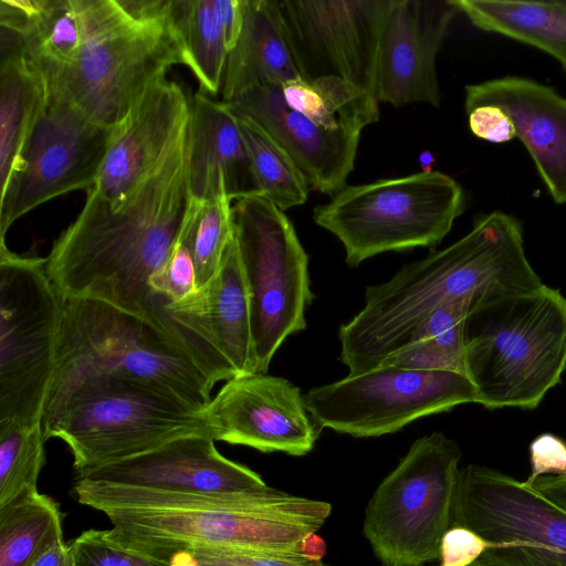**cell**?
I'll list each match as a JSON object with an SVG mask.
<instances>
[{
  "label": "cell",
  "mask_w": 566,
  "mask_h": 566,
  "mask_svg": "<svg viewBox=\"0 0 566 566\" xmlns=\"http://www.w3.org/2000/svg\"><path fill=\"white\" fill-rule=\"evenodd\" d=\"M188 126L157 167L118 206L87 192L76 219L45 258L65 298H87L134 315L184 349L216 385L237 376L231 364L156 296L150 279L167 264L192 206Z\"/></svg>",
  "instance_id": "cell-1"
},
{
  "label": "cell",
  "mask_w": 566,
  "mask_h": 566,
  "mask_svg": "<svg viewBox=\"0 0 566 566\" xmlns=\"http://www.w3.org/2000/svg\"><path fill=\"white\" fill-rule=\"evenodd\" d=\"M78 503L103 512L120 545L170 566L196 547H240L301 553L303 538L319 530L328 502L268 488L258 492L187 494L96 485L76 480Z\"/></svg>",
  "instance_id": "cell-2"
},
{
  "label": "cell",
  "mask_w": 566,
  "mask_h": 566,
  "mask_svg": "<svg viewBox=\"0 0 566 566\" xmlns=\"http://www.w3.org/2000/svg\"><path fill=\"white\" fill-rule=\"evenodd\" d=\"M530 280L517 234L500 219L482 216L458 241L366 287L364 307L339 327L340 360L349 375L373 369L440 305L464 300L473 310L523 292Z\"/></svg>",
  "instance_id": "cell-3"
},
{
  "label": "cell",
  "mask_w": 566,
  "mask_h": 566,
  "mask_svg": "<svg viewBox=\"0 0 566 566\" xmlns=\"http://www.w3.org/2000/svg\"><path fill=\"white\" fill-rule=\"evenodd\" d=\"M465 369L488 409L536 408L566 369V297L546 285L471 310Z\"/></svg>",
  "instance_id": "cell-4"
},
{
  "label": "cell",
  "mask_w": 566,
  "mask_h": 566,
  "mask_svg": "<svg viewBox=\"0 0 566 566\" xmlns=\"http://www.w3.org/2000/svg\"><path fill=\"white\" fill-rule=\"evenodd\" d=\"M102 376L155 385L201 411L214 386L184 349L147 322L99 301L63 297L43 413L82 381Z\"/></svg>",
  "instance_id": "cell-5"
},
{
  "label": "cell",
  "mask_w": 566,
  "mask_h": 566,
  "mask_svg": "<svg viewBox=\"0 0 566 566\" xmlns=\"http://www.w3.org/2000/svg\"><path fill=\"white\" fill-rule=\"evenodd\" d=\"M42 428L45 440L66 443L76 475L184 436L212 437L203 411L160 387L118 376L78 384L43 413Z\"/></svg>",
  "instance_id": "cell-6"
},
{
  "label": "cell",
  "mask_w": 566,
  "mask_h": 566,
  "mask_svg": "<svg viewBox=\"0 0 566 566\" xmlns=\"http://www.w3.org/2000/svg\"><path fill=\"white\" fill-rule=\"evenodd\" d=\"M83 42L73 64L48 90L92 120L120 123L144 92L182 64L167 25L129 19L116 0H76Z\"/></svg>",
  "instance_id": "cell-7"
},
{
  "label": "cell",
  "mask_w": 566,
  "mask_h": 566,
  "mask_svg": "<svg viewBox=\"0 0 566 566\" xmlns=\"http://www.w3.org/2000/svg\"><path fill=\"white\" fill-rule=\"evenodd\" d=\"M464 208L462 187L441 171L346 186L314 209V222L334 234L346 263L390 251L434 248Z\"/></svg>",
  "instance_id": "cell-8"
},
{
  "label": "cell",
  "mask_w": 566,
  "mask_h": 566,
  "mask_svg": "<svg viewBox=\"0 0 566 566\" xmlns=\"http://www.w3.org/2000/svg\"><path fill=\"white\" fill-rule=\"evenodd\" d=\"M462 453L442 432L417 439L368 501L364 535L384 566L440 559L452 526Z\"/></svg>",
  "instance_id": "cell-9"
},
{
  "label": "cell",
  "mask_w": 566,
  "mask_h": 566,
  "mask_svg": "<svg viewBox=\"0 0 566 566\" xmlns=\"http://www.w3.org/2000/svg\"><path fill=\"white\" fill-rule=\"evenodd\" d=\"M62 310L46 260L0 245V423L42 422Z\"/></svg>",
  "instance_id": "cell-10"
},
{
  "label": "cell",
  "mask_w": 566,
  "mask_h": 566,
  "mask_svg": "<svg viewBox=\"0 0 566 566\" xmlns=\"http://www.w3.org/2000/svg\"><path fill=\"white\" fill-rule=\"evenodd\" d=\"M232 223L250 297L255 373L266 374L283 342L306 328L314 298L308 256L284 211L262 196L234 200Z\"/></svg>",
  "instance_id": "cell-11"
},
{
  "label": "cell",
  "mask_w": 566,
  "mask_h": 566,
  "mask_svg": "<svg viewBox=\"0 0 566 566\" xmlns=\"http://www.w3.org/2000/svg\"><path fill=\"white\" fill-rule=\"evenodd\" d=\"M452 526L490 543L473 566H566V511L496 469L460 470Z\"/></svg>",
  "instance_id": "cell-12"
},
{
  "label": "cell",
  "mask_w": 566,
  "mask_h": 566,
  "mask_svg": "<svg viewBox=\"0 0 566 566\" xmlns=\"http://www.w3.org/2000/svg\"><path fill=\"white\" fill-rule=\"evenodd\" d=\"M304 402L318 428L370 438L459 405L478 403V391L461 373L379 365L312 388Z\"/></svg>",
  "instance_id": "cell-13"
},
{
  "label": "cell",
  "mask_w": 566,
  "mask_h": 566,
  "mask_svg": "<svg viewBox=\"0 0 566 566\" xmlns=\"http://www.w3.org/2000/svg\"><path fill=\"white\" fill-rule=\"evenodd\" d=\"M115 126L96 123L69 101L48 95L18 165L0 191V245L6 244L12 223L32 209L95 185Z\"/></svg>",
  "instance_id": "cell-14"
},
{
  "label": "cell",
  "mask_w": 566,
  "mask_h": 566,
  "mask_svg": "<svg viewBox=\"0 0 566 566\" xmlns=\"http://www.w3.org/2000/svg\"><path fill=\"white\" fill-rule=\"evenodd\" d=\"M392 0H276L300 77H338L376 97L382 28ZM377 98V97H376Z\"/></svg>",
  "instance_id": "cell-15"
},
{
  "label": "cell",
  "mask_w": 566,
  "mask_h": 566,
  "mask_svg": "<svg viewBox=\"0 0 566 566\" xmlns=\"http://www.w3.org/2000/svg\"><path fill=\"white\" fill-rule=\"evenodd\" d=\"M203 415L216 441L261 452L305 455L318 437L301 389L286 378L263 373L227 380Z\"/></svg>",
  "instance_id": "cell-16"
},
{
  "label": "cell",
  "mask_w": 566,
  "mask_h": 566,
  "mask_svg": "<svg viewBox=\"0 0 566 566\" xmlns=\"http://www.w3.org/2000/svg\"><path fill=\"white\" fill-rule=\"evenodd\" d=\"M214 442L208 433L184 436L145 453L76 475V480L187 494L258 492L269 488L260 474L223 457Z\"/></svg>",
  "instance_id": "cell-17"
},
{
  "label": "cell",
  "mask_w": 566,
  "mask_h": 566,
  "mask_svg": "<svg viewBox=\"0 0 566 566\" xmlns=\"http://www.w3.org/2000/svg\"><path fill=\"white\" fill-rule=\"evenodd\" d=\"M460 13L453 0H392L382 28L377 72L378 102L395 107L440 105L436 61Z\"/></svg>",
  "instance_id": "cell-18"
},
{
  "label": "cell",
  "mask_w": 566,
  "mask_h": 566,
  "mask_svg": "<svg viewBox=\"0 0 566 566\" xmlns=\"http://www.w3.org/2000/svg\"><path fill=\"white\" fill-rule=\"evenodd\" d=\"M190 99L174 81L153 83L115 126L95 185L87 190L112 206L133 193L186 130Z\"/></svg>",
  "instance_id": "cell-19"
},
{
  "label": "cell",
  "mask_w": 566,
  "mask_h": 566,
  "mask_svg": "<svg viewBox=\"0 0 566 566\" xmlns=\"http://www.w3.org/2000/svg\"><path fill=\"white\" fill-rule=\"evenodd\" d=\"M222 103L264 129L292 158L311 191L333 196L347 186L361 132L331 129L289 107L279 85H259Z\"/></svg>",
  "instance_id": "cell-20"
},
{
  "label": "cell",
  "mask_w": 566,
  "mask_h": 566,
  "mask_svg": "<svg viewBox=\"0 0 566 566\" xmlns=\"http://www.w3.org/2000/svg\"><path fill=\"white\" fill-rule=\"evenodd\" d=\"M483 105L509 115L552 198L566 203V98L532 80L505 76L465 86V112Z\"/></svg>",
  "instance_id": "cell-21"
},
{
  "label": "cell",
  "mask_w": 566,
  "mask_h": 566,
  "mask_svg": "<svg viewBox=\"0 0 566 566\" xmlns=\"http://www.w3.org/2000/svg\"><path fill=\"white\" fill-rule=\"evenodd\" d=\"M187 174L198 202L260 196L235 117L222 102L201 92L190 99Z\"/></svg>",
  "instance_id": "cell-22"
},
{
  "label": "cell",
  "mask_w": 566,
  "mask_h": 566,
  "mask_svg": "<svg viewBox=\"0 0 566 566\" xmlns=\"http://www.w3.org/2000/svg\"><path fill=\"white\" fill-rule=\"evenodd\" d=\"M170 312L212 345L238 376L255 373L250 297L234 233L216 274L202 287L174 303Z\"/></svg>",
  "instance_id": "cell-23"
},
{
  "label": "cell",
  "mask_w": 566,
  "mask_h": 566,
  "mask_svg": "<svg viewBox=\"0 0 566 566\" xmlns=\"http://www.w3.org/2000/svg\"><path fill=\"white\" fill-rule=\"evenodd\" d=\"M300 78L282 31L276 0H243V23L229 51L222 102L259 85H279Z\"/></svg>",
  "instance_id": "cell-24"
},
{
  "label": "cell",
  "mask_w": 566,
  "mask_h": 566,
  "mask_svg": "<svg viewBox=\"0 0 566 566\" xmlns=\"http://www.w3.org/2000/svg\"><path fill=\"white\" fill-rule=\"evenodd\" d=\"M0 28L21 38L48 90L73 64L83 42L76 0H1Z\"/></svg>",
  "instance_id": "cell-25"
},
{
  "label": "cell",
  "mask_w": 566,
  "mask_h": 566,
  "mask_svg": "<svg viewBox=\"0 0 566 566\" xmlns=\"http://www.w3.org/2000/svg\"><path fill=\"white\" fill-rule=\"evenodd\" d=\"M453 2L476 28L541 49L566 71V0Z\"/></svg>",
  "instance_id": "cell-26"
},
{
  "label": "cell",
  "mask_w": 566,
  "mask_h": 566,
  "mask_svg": "<svg viewBox=\"0 0 566 566\" xmlns=\"http://www.w3.org/2000/svg\"><path fill=\"white\" fill-rule=\"evenodd\" d=\"M48 103V88L25 55L0 60V188L7 186Z\"/></svg>",
  "instance_id": "cell-27"
},
{
  "label": "cell",
  "mask_w": 566,
  "mask_h": 566,
  "mask_svg": "<svg viewBox=\"0 0 566 566\" xmlns=\"http://www.w3.org/2000/svg\"><path fill=\"white\" fill-rule=\"evenodd\" d=\"M168 29L200 92L217 94L222 87L229 52L212 0H171Z\"/></svg>",
  "instance_id": "cell-28"
},
{
  "label": "cell",
  "mask_w": 566,
  "mask_h": 566,
  "mask_svg": "<svg viewBox=\"0 0 566 566\" xmlns=\"http://www.w3.org/2000/svg\"><path fill=\"white\" fill-rule=\"evenodd\" d=\"M470 310L464 300L440 305L413 329L403 346L379 365L467 375L464 327Z\"/></svg>",
  "instance_id": "cell-29"
},
{
  "label": "cell",
  "mask_w": 566,
  "mask_h": 566,
  "mask_svg": "<svg viewBox=\"0 0 566 566\" xmlns=\"http://www.w3.org/2000/svg\"><path fill=\"white\" fill-rule=\"evenodd\" d=\"M279 90L289 107L331 129L361 132L379 119L378 99L338 77H300L279 84Z\"/></svg>",
  "instance_id": "cell-30"
},
{
  "label": "cell",
  "mask_w": 566,
  "mask_h": 566,
  "mask_svg": "<svg viewBox=\"0 0 566 566\" xmlns=\"http://www.w3.org/2000/svg\"><path fill=\"white\" fill-rule=\"evenodd\" d=\"M62 535L57 503L39 491L25 492L0 507V566H31Z\"/></svg>",
  "instance_id": "cell-31"
},
{
  "label": "cell",
  "mask_w": 566,
  "mask_h": 566,
  "mask_svg": "<svg viewBox=\"0 0 566 566\" xmlns=\"http://www.w3.org/2000/svg\"><path fill=\"white\" fill-rule=\"evenodd\" d=\"M233 116L247 146L260 196L283 211L304 205L311 190L292 158L254 122Z\"/></svg>",
  "instance_id": "cell-32"
},
{
  "label": "cell",
  "mask_w": 566,
  "mask_h": 566,
  "mask_svg": "<svg viewBox=\"0 0 566 566\" xmlns=\"http://www.w3.org/2000/svg\"><path fill=\"white\" fill-rule=\"evenodd\" d=\"M42 422L0 423V507L25 492L38 491L45 463Z\"/></svg>",
  "instance_id": "cell-33"
},
{
  "label": "cell",
  "mask_w": 566,
  "mask_h": 566,
  "mask_svg": "<svg viewBox=\"0 0 566 566\" xmlns=\"http://www.w3.org/2000/svg\"><path fill=\"white\" fill-rule=\"evenodd\" d=\"M180 237L190 251L200 289L218 271L233 237L232 201L227 197L203 202L193 200Z\"/></svg>",
  "instance_id": "cell-34"
},
{
  "label": "cell",
  "mask_w": 566,
  "mask_h": 566,
  "mask_svg": "<svg viewBox=\"0 0 566 566\" xmlns=\"http://www.w3.org/2000/svg\"><path fill=\"white\" fill-rule=\"evenodd\" d=\"M170 566H329L301 553L203 546L177 555Z\"/></svg>",
  "instance_id": "cell-35"
},
{
  "label": "cell",
  "mask_w": 566,
  "mask_h": 566,
  "mask_svg": "<svg viewBox=\"0 0 566 566\" xmlns=\"http://www.w3.org/2000/svg\"><path fill=\"white\" fill-rule=\"evenodd\" d=\"M75 566H165L116 542L108 530H87L70 543Z\"/></svg>",
  "instance_id": "cell-36"
},
{
  "label": "cell",
  "mask_w": 566,
  "mask_h": 566,
  "mask_svg": "<svg viewBox=\"0 0 566 566\" xmlns=\"http://www.w3.org/2000/svg\"><path fill=\"white\" fill-rule=\"evenodd\" d=\"M149 286L156 296L169 305V310L174 303L198 289L192 258L180 235L167 264L150 279Z\"/></svg>",
  "instance_id": "cell-37"
},
{
  "label": "cell",
  "mask_w": 566,
  "mask_h": 566,
  "mask_svg": "<svg viewBox=\"0 0 566 566\" xmlns=\"http://www.w3.org/2000/svg\"><path fill=\"white\" fill-rule=\"evenodd\" d=\"M531 473L524 481L531 485L539 476L566 473V441L553 433H542L530 444Z\"/></svg>",
  "instance_id": "cell-38"
},
{
  "label": "cell",
  "mask_w": 566,
  "mask_h": 566,
  "mask_svg": "<svg viewBox=\"0 0 566 566\" xmlns=\"http://www.w3.org/2000/svg\"><path fill=\"white\" fill-rule=\"evenodd\" d=\"M490 546L475 532L463 526H451L440 544V566H470Z\"/></svg>",
  "instance_id": "cell-39"
},
{
  "label": "cell",
  "mask_w": 566,
  "mask_h": 566,
  "mask_svg": "<svg viewBox=\"0 0 566 566\" xmlns=\"http://www.w3.org/2000/svg\"><path fill=\"white\" fill-rule=\"evenodd\" d=\"M467 114L469 127L479 138L491 143H505L516 137L512 119L500 107L483 105Z\"/></svg>",
  "instance_id": "cell-40"
},
{
  "label": "cell",
  "mask_w": 566,
  "mask_h": 566,
  "mask_svg": "<svg viewBox=\"0 0 566 566\" xmlns=\"http://www.w3.org/2000/svg\"><path fill=\"white\" fill-rule=\"evenodd\" d=\"M124 13L142 24L167 25L171 0H116Z\"/></svg>",
  "instance_id": "cell-41"
},
{
  "label": "cell",
  "mask_w": 566,
  "mask_h": 566,
  "mask_svg": "<svg viewBox=\"0 0 566 566\" xmlns=\"http://www.w3.org/2000/svg\"><path fill=\"white\" fill-rule=\"evenodd\" d=\"M228 52L235 45L243 23V0H212Z\"/></svg>",
  "instance_id": "cell-42"
},
{
  "label": "cell",
  "mask_w": 566,
  "mask_h": 566,
  "mask_svg": "<svg viewBox=\"0 0 566 566\" xmlns=\"http://www.w3.org/2000/svg\"><path fill=\"white\" fill-rule=\"evenodd\" d=\"M31 566H75L70 544L64 542L63 535L56 537L43 549Z\"/></svg>",
  "instance_id": "cell-43"
},
{
  "label": "cell",
  "mask_w": 566,
  "mask_h": 566,
  "mask_svg": "<svg viewBox=\"0 0 566 566\" xmlns=\"http://www.w3.org/2000/svg\"><path fill=\"white\" fill-rule=\"evenodd\" d=\"M531 486L566 511V473L539 476Z\"/></svg>",
  "instance_id": "cell-44"
},
{
  "label": "cell",
  "mask_w": 566,
  "mask_h": 566,
  "mask_svg": "<svg viewBox=\"0 0 566 566\" xmlns=\"http://www.w3.org/2000/svg\"><path fill=\"white\" fill-rule=\"evenodd\" d=\"M301 554L311 560L321 562L326 554L324 539L316 533L306 535L301 543Z\"/></svg>",
  "instance_id": "cell-45"
},
{
  "label": "cell",
  "mask_w": 566,
  "mask_h": 566,
  "mask_svg": "<svg viewBox=\"0 0 566 566\" xmlns=\"http://www.w3.org/2000/svg\"><path fill=\"white\" fill-rule=\"evenodd\" d=\"M440 566V565H439ZM470 566H473V565H470Z\"/></svg>",
  "instance_id": "cell-46"
}]
</instances>
